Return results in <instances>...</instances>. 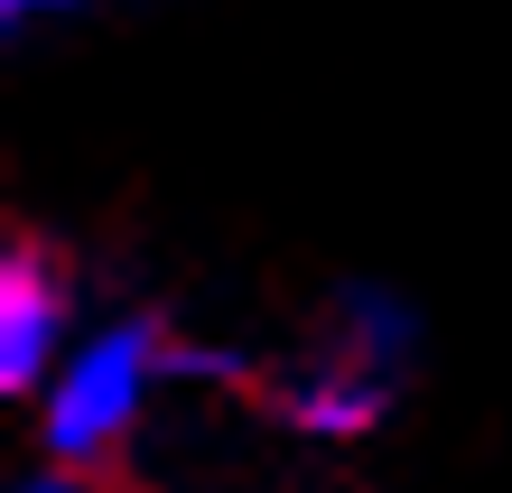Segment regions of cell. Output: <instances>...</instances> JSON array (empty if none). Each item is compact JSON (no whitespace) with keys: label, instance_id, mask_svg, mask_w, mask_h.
<instances>
[{"label":"cell","instance_id":"4","mask_svg":"<svg viewBox=\"0 0 512 493\" xmlns=\"http://www.w3.org/2000/svg\"><path fill=\"white\" fill-rule=\"evenodd\" d=\"M19 493H122V484H112V475H75V466H38Z\"/></svg>","mask_w":512,"mask_h":493},{"label":"cell","instance_id":"2","mask_svg":"<svg viewBox=\"0 0 512 493\" xmlns=\"http://www.w3.org/2000/svg\"><path fill=\"white\" fill-rule=\"evenodd\" d=\"M168 382H187V345H177L159 317H103V326H84V345L66 354V373H56L47 400H38L47 466L103 475V456L131 447V428L149 419V400H159Z\"/></svg>","mask_w":512,"mask_h":493},{"label":"cell","instance_id":"1","mask_svg":"<svg viewBox=\"0 0 512 493\" xmlns=\"http://www.w3.org/2000/svg\"><path fill=\"white\" fill-rule=\"evenodd\" d=\"M419 363V307L401 289L382 280H354L317 307L308 345L261 363V410L298 428V438H364V428H382V410L401 400Z\"/></svg>","mask_w":512,"mask_h":493},{"label":"cell","instance_id":"3","mask_svg":"<svg viewBox=\"0 0 512 493\" xmlns=\"http://www.w3.org/2000/svg\"><path fill=\"white\" fill-rule=\"evenodd\" d=\"M75 345H84V335H75V280H66V261L19 233L10 252H0V382L28 391V400H47V382L66 373Z\"/></svg>","mask_w":512,"mask_h":493}]
</instances>
